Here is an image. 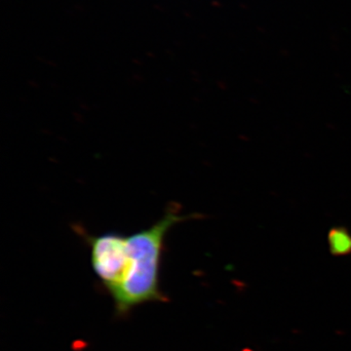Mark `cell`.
Returning a JSON list of instances; mask_svg holds the SVG:
<instances>
[{
  "mask_svg": "<svg viewBox=\"0 0 351 351\" xmlns=\"http://www.w3.org/2000/svg\"><path fill=\"white\" fill-rule=\"evenodd\" d=\"M95 274L108 292L117 287L125 271L127 237L117 232H107L87 237Z\"/></svg>",
  "mask_w": 351,
  "mask_h": 351,
  "instance_id": "2",
  "label": "cell"
},
{
  "mask_svg": "<svg viewBox=\"0 0 351 351\" xmlns=\"http://www.w3.org/2000/svg\"><path fill=\"white\" fill-rule=\"evenodd\" d=\"M330 252L332 256L341 257L351 254V234L346 228L337 226L328 235Z\"/></svg>",
  "mask_w": 351,
  "mask_h": 351,
  "instance_id": "3",
  "label": "cell"
},
{
  "mask_svg": "<svg viewBox=\"0 0 351 351\" xmlns=\"http://www.w3.org/2000/svg\"><path fill=\"white\" fill-rule=\"evenodd\" d=\"M186 218L172 204L156 223L127 237L125 271L119 285L110 292L119 313L163 299L159 276L164 242L171 228Z\"/></svg>",
  "mask_w": 351,
  "mask_h": 351,
  "instance_id": "1",
  "label": "cell"
}]
</instances>
